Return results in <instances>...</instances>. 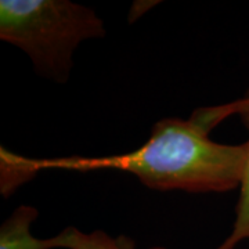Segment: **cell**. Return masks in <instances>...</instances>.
<instances>
[{
    "instance_id": "1",
    "label": "cell",
    "mask_w": 249,
    "mask_h": 249,
    "mask_svg": "<svg viewBox=\"0 0 249 249\" xmlns=\"http://www.w3.org/2000/svg\"><path fill=\"white\" fill-rule=\"evenodd\" d=\"M234 114L230 104L196 109L190 119L165 118L154 124L151 136L140 148L109 157H70L55 160H28L1 148V168L24 178L40 169L90 172L116 169L129 172L144 186L155 190H183L188 193H224L241 186L247 147L212 142L209 132Z\"/></svg>"
},
{
    "instance_id": "2",
    "label": "cell",
    "mask_w": 249,
    "mask_h": 249,
    "mask_svg": "<svg viewBox=\"0 0 249 249\" xmlns=\"http://www.w3.org/2000/svg\"><path fill=\"white\" fill-rule=\"evenodd\" d=\"M104 35L93 10L68 0H0V39L24 50L36 72L55 82L68 79L80 42Z\"/></svg>"
},
{
    "instance_id": "4",
    "label": "cell",
    "mask_w": 249,
    "mask_h": 249,
    "mask_svg": "<svg viewBox=\"0 0 249 249\" xmlns=\"http://www.w3.org/2000/svg\"><path fill=\"white\" fill-rule=\"evenodd\" d=\"M234 114H238L244 124L249 132V96L231 103ZM247 147V160L245 169L241 181L240 198L237 202V217L234 223V229L230 237L223 242L217 249H234L241 241L249 240V140L245 142Z\"/></svg>"
},
{
    "instance_id": "3",
    "label": "cell",
    "mask_w": 249,
    "mask_h": 249,
    "mask_svg": "<svg viewBox=\"0 0 249 249\" xmlns=\"http://www.w3.org/2000/svg\"><path fill=\"white\" fill-rule=\"evenodd\" d=\"M37 217V211L22 205L0 227V249H52L70 247V229L60 235L39 240L31 234V224Z\"/></svg>"
}]
</instances>
